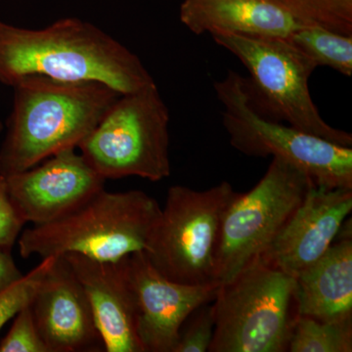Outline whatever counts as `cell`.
Here are the masks:
<instances>
[{
    "label": "cell",
    "instance_id": "cell-1",
    "mask_svg": "<svg viewBox=\"0 0 352 352\" xmlns=\"http://www.w3.org/2000/svg\"><path fill=\"white\" fill-rule=\"evenodd\" d=\"M32 75L99 82L120 94L156 83L134 53L90 23L66 18L30 30L0 20V82L13 87Z\"/></svg>",
    "mask_w": 352,
    "mask_h": 352
},
{
    "label": "cell",
    "instance_id": "cell-2",
    "mask_svg": "<svg viewBox=\"0 0 352 352\" xmlns=\"http://www.w3.org/2000/svg\"><path fill=\"white\" fill-rule=\"evenodd\" d=\"M13 110L0 148V175L34 168L57 153L76 149L120 97L99 82L27 76L16 82Z\"/></svg>",
    "mask_w": 352,
    "mask_h": 352
},
{
    "label": "cell",
    "instance_id": "cell-3",
    "mask_svg": "<svg viewBox=\"0 0 352 352\" xmlns=\"http://www.w3.org/2000/svg\"><path fill=\"white\" fill-rule=\"evenodd\" d=\"M156 199L141 190L105 188L56 220L21 233V256L80 254L99 261H122L146 252L161 215Z\"/></svg>",
    "mask_w": 352,
    "mask_h": 352
},
{
    "label": "cell",
    "instance_id": "cell-4",
    "mask_svg": "<svg viewBox=\"0 0 352 352\" xmlns=\"http://www.w3.org/2000/svg\"><path fill=\"white\" fill-rule=\"evenodd\" d=\"M296 278L254 258L219 285L210 352H286L296 317Z\"/></svg>",
    "mask_w": 352,
    "mask_h": 352
},
{
    "label": "cell",
    "instance_id": "cell-5",
    "mask_svg": "<svg viewBox=\"0 0 352 352\" xmlns=\"http://www.w3.org/2000/svg\"><path fill=\"white\" fill-rule=\"evenodd\" d=\"M224 107L222 122L231 145L250 157L284 160L307 173L314 185L352 189V148L283 124L266 117L256 107L248 80L229 71L214 82Z\"/></svg>",
    "mask_w": 352,
    "mask_h": 352
},
{
    "label": "cell",
    "instance_id": "cell-6",
    "mask_svg": "<svg viewBox=\"0 0 352 352\" xmlns=\"http://www.w3.org/2000/svg\"><path fill=\"white\" fill-rule=\"evenodd\" d=\"M170 120L153 83L120 94L78 148L105 180L138 176L161 182L171 173Z\"/></svg>",
    "mask_w": 352,
    "mask_h": 352
},
{
    "label": "cell",
    "instance_id": "cell-7",
    "mask_svg": "<svg viewBox=\"0 0 352 352\" xmlns=\"http://www.w3.org/2000/svg\"><path fill=\"white\" fill-rule=\"evenodd\" d=\"M222 182L212 188L168 189L145 254L161 274L192 286L215 284V258L224 212L235 196Z\"/></svg>",
    "mask_w": 352,
    "mask_h": 352
},
{
    "label": "cell",
    "instance_id": "cell-8",
    "mask_svg": "<svg viewBox=\"0 0 352 352\" xmlns=\"http://www.w3.org/2000/svg\"><path fill=\"white\" fill-rule=\"evenodd\" d=\"M215 43L235 55L249 71L250 94L276 120L351 147L352 135L328 124L312 100L309 78L316 67L286 38L214 34ZM251 95V96H252Z\"/></svg>",
    "mask_w": 352,
    "mask_h": 352
},
{
    "label": "cell",
    "instance_id": "cell-9",
    "mask_svg": "<svg viewBox=\"0 0 352 352\" xmlns=\"http://www.w3.org/2000/svg\"><path fill=\"white\" fill-rule=\"evenodd\" d=\"M314 185L284 160L272 157L265 175L247 193H237L222 219L215 283H226L263 254L283 230Z\"/></svg>",
    "mask_w": 352,
    "mask_h": 352
},
{
    "label": "cell",
    "instance_id": "cell-10",
    "mask_svg": "<svg viewBox=\"0 0 352 352\" xmlns=\"http://www.w3.org/2000/svg\"><path fill=\"white\" fill-rule=\"evenodd\" d=\"M124 265L144 352H173L185 322L197 308L214 300L219 285L192 286L168 279L145 252L126 256Z\"/></svg>",
    "mask_w": 352,
    "mask_h": 352
},
{
    "label": "cell",
    "instance_id": "cell-11",
    "mask_svg": "<svg viewBox=\"0 0 352 352\" xmlns=\"http://www.w3.org/2000/svg\"><path fill=\"white\" fill-rule=\"evenodd\" d=\"M4 177L14 207L34 226L69 214L105 188L106 182L74 148Z\"/></svg>",
    "mask_w": 352,
    "mask_h": 352
},
{
    "label": "cell",
    "instance_id": "cell-12",
    "mask_svg": "<svg viewBox=\"0 0 352 352\" xmlns=\"http://www.w3.org/2000/svg\"><path fill=\"white\" fill-rule=\"evenodd\" d=\"M352 210V189L312 185L261 258L296 278L327 252Z\"/></svg>",
    "mask_w": 352,
    "mask_h": 352
},
{
    "label": "cell",
    "instance_id": "cell-13",
    "mask_svg": "<svg viewBox=\"0 0 352 352\" xmlns=\"http://www.w3.org/2000/svg\"><path fill=\"white\" fill-rule=\"evenodd\" d=\"M30 308L50 352L103 349L85 289L64 256H55Z\"/></svg>",
    "mask_w": 352,
    "mask_h": 352
},
{
    "label": "cell",
    "instance_id": "cell-14",
    "mask_svg": "<svg viewBox=\"0 0 352 352\" xmlns=\"http://www.w3.org/2000/svg\"><path fill=\"white\" fill-rule=\"evenodd\" d=\"M64 256L85 289L104 351L144 352L136 333L133 296L124 258L111 263L76 254Z\"/></svg>",
    "mask_w": 352,
    "mask_h": 352
},
{
    "label": "cell",
    "instance_id": "cell-15",
    "mask_svg": "<svg viewBox=\"0 0 352 352\" xmlns=\"http://www.w3.org/2000/svg\"><path fill=\"white\" fill-rule=\"evenodd\" d=\"M180 20L195 34L288 38L305 23L277 0H185Z\"/></svg>",
    "mask_w": 352,
    "mask_h": 352
},
{
    "label": "cell",
    "instance_id": "cell-16",
    "mask_svg": "<svg viewBox=\"0 0 352 352\" xmlns=\"http://www.w3.org/2000/svg\"><path fill=\"white\" fill-rule=\"evenodd\" d=\"M298 316L352 320L351 221L344 222L327 252L296 278Z\"/></svg>",
    "mask_w": 352,
    "mask_h": 352
},
{
    "label": "cell",
    "instance_id": "cell-17",
    "mask_svg": "<svg viewBox=\"0 0 352 352\" xmlns=\"http://www.w3.org/2000/svg\"><path fill=\"white\" fill-rule=\"evenodd\" d=\"M315 67H329L352 75V34H339L317 25H303L288 38Z\"/></svg>",
    "mask_w": 352,
    "mask_h": 352
},
{
    "label": "cell",
    "instance_id": "cell-18",
    "mask_svg": "<svg viewBox=\"0 0 352 352\" xmlns=\"http://www.w3.org/2000/svg\"><path fill=\"white\" fill-rule=\"evenodd\" d=\"M289 352H351L352 320L321 321L296 315Z\"/></svg>",
    "mask_w": 352,
    "mask_h": 352
},
{
    "label": "cell",
    "instance_id": "cell-19",
    "mask_svg": "<svg viewBox=\"0 0 352 352\" xmlns=\"http://www.w3.org/2000/svg\"><path fill=\"white\" fill-rule=\"evenodd\" d=\"M305 24L352 34V0H277Z\"/></svg>",
    "mask_w": 352,
    "mask_h": 352
},
{
    "label": "cell",
    "instance_id": "cell-20",
    "mask_svg": "<svg viewBox=\"0 0 352 352\" xmlns=\"http://www.w3.org/2000/svg\"><path fill=\"white\" fill-rule=\"evenodd\" d=\"M55 256L43 258L29 273L0 292V330L23 308L31 305Z\"/></svg>",
    "mask_w": 352,
    "mask_h": 352
},
{
    "label": "cell",
    "instance_id": "cell-21",
    "mask_svg": "<svg viewBox=\"0 0 352 352\" xmlns=\"http://www.w3.org/2000/svg\"><path fill=\"white\" fill-rule=\"evenodd\" d=\"M205 303L188 317L180 330L173 352H206L210 349L214 331V305Z\"/></svg>",
    "mask_w": 352,
    "mask_h": 352
},
{
    "label": "cell",
    "instance_id": "cell-22",
    "mask_svg": "<svg viewBox=\"0 0 352 352\" xmlns=\"http://www.w3.org/2000/svg\"><path fill=\"white\" fill-rule=\"evenodd\" d=\"M0 352H50L36 327L30 305L14 317L10 330L0 342Z\"/></svg>",
    "mask_w": 352,
    "mask_h": 352
},
{
    "label": "cell",
    "instance_id": "cell-23",
    "mask_svg": "<svg viewBox=\"0 0 352 352\" xmlns=\"http://www.w3.org/2000/svg\"><path fill=\"white\" fill-rule=\"evenodd\" d=\"M25 224L9 196L6 178L0 175V249H12Z\"/></svg>",
    "mask_w": 352,
    "mask_h": 352
},
{
    "label": "cell",
    "instance_id": "cell-24",
    "mask_svg": "<svg viewBox=\"0 0 352 352\" xmlns=\"http://www.w3.org/2000/svg\"><path fill=\"white\" fill-rule=\"evenodd\" d=\"M22 276L23 273L16 265L11 250L0 249V292L15 283Z\"/></svg>",
    "mask_w": 352,
    "mask_h": 352
},
{
    "label": "cell",
    "instance_id": "cell-25",
    "mask_svg": "<svg viewBox=\"0 0 352 352\" xmlns=\"http://www.w3.org/2000/svg\"><path fill=\"white\" fill-rule=\"evenodd\" d=\"M2 129H3V126H2L1 122H0V131H1Z\"/></svg>",
    "mask_w": 352,
    "mask_h": 352
}]
</instances>
